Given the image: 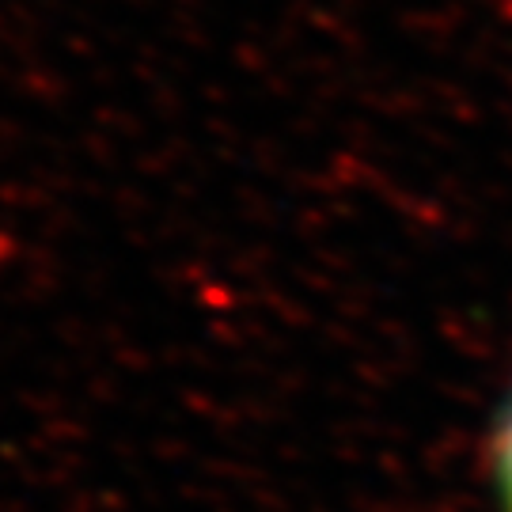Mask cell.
Masks as SVG:
<instances>
[{
    "label": "cell",
    "mask_w": 512,
    "mask_h": 512,
    "mask_svg": "<svg viewBox=\"0 0 512 512\" xmlns=\"http://www.w3.org/2000/svg\"><path fill=\"white\" fill-rule=\"evenodd\" d=\"M494 467H497V478H501V490H505V497L512 501V406L505 410V421H501V429H497Z\"/></svg>",
    "instance_id": "1"
}]
</instances>
